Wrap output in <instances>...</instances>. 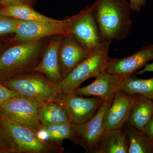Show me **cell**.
Instances as JSON below:
<instances>
[{
    "instance_id": "ba28073f",
    "label": "cell",
    "mask_w": 153,
    "mask_h": 153,
    "mask_svg": "<svg viewBox=\"0 0 153 153\" xmlns=\"http://www.w3.org/2000/svg\"><path fill=\"white\" fill-rule=\"evenodd\" d=\"M112 101H103L94 116L84 123H72V137L70 140L74 144L82 147L85 153H89L105 130L103 119L107 110L112 104Z\"/></svg>"
},
{
    "instance_id": "4316f807",
    "label": "cell",
    "mask_w": 153,
    "mask_h": 153,
    "mask_svg": "<svg viewBox=\"0 0 153 153\" xmlns=\"http://www.w3.org/2000/svg\"><path fill=\"white\" fill-rule=\"evenodd\" d=\"M1 5L3 7H9L19 4H27L30 1V0H0Z\"/></svg>"
},
{
    "instance_id": "f1b7e54d",
    "label": "cell",
    "mask_w": 153,
    "mask_h": 153,
    "mask_svg": "<svg viewBox=\"0 0 153 153\" xmlns=\"http://www.w3.org/2000/svg\"><path fill=\"white\" fill-rule=\"evenodd\" d=\"M153 72V62L151 63H147L145 65L144 67L142 70L138 71V74H142L145 72Z\"/></svg>"
},
{
    "instance_id": "4dcf8cb0",
    "label": "cell",
    "mask_w": 153,
    "mask_h": 153,
    "mask_svg": "<svg viewBox=\"0 0 153 153\" xmlns=\"http://www.w3.org/2000/svg\"><path fill=\"white\" fill-rule=\"evenodd\" d=\"M0 5H1V1H0Z\"/></svg>"
},
{
    "instance_id": "6da1fadb",
    "label": "cell",
    "mask_w": 153,
    "mask_h": 153,
    "mask_svg": "<svg viewBox=\"0 0 153 153\" xmlns=\"http://www.w3.org/2000/svg\"><path fill=\"white\" fill-rule=\"evenodd\" d=\"M46 38L19 41L0 52V82L33 72L40 63Z\"/></svg>"
},
{
    "instance_id": "7402d4cb",
    "label": "cell",
    "mask_w": 153,
    "mask_h": 153,
    "mask_svg": "<svg viewBox=\"0 0 153 153\" xmlns=\"http://www.w3.org/2000/svg\"><path fill=\"white\" fill-rule=\"evenodd\" d=\"M121 90L129 94H138L153 100V77L139 79L130 76L122 79Z\"/></svg>"
},
{
    "instance_id": "484cf974",
    "label": "cell",
    "mask_w": 153,
    "mask_h": 153,
    "mask_svg": "<svg viewBox=\"0 0 153 153\" xmlns=\"http://www.w3.org/2000/svg\"><path fill=\"white\" fill-rule=\"evenodd\" d=\"M132 10L140 12L143 6L146 5L147 0H129Z\"/></svg>"
},
{
    "instance_id": "e0dca14e",
    "label": "cell",
    "mask_w": 153,
    "mask_h": 153,
    "mask_svg": "<svg viewBox=\"0 0 153 153\" xmlns=\"http://www.w3.org/2000/svg\"><path fill=\"white\" fill-rule=\"evenodd\" d=\"M153 117V100L139 95L134 102L126 123L144 131Z\"/></svg>"
},
{
    "instance_id": "277c9868",
    "label": "cell",
    "mask_w": 153,
    "mask_h": 153,
    "mask_svg": "<svg viewBox=\"0 0 153 153\" xmlns=\"http://www.w3.org/2000/svg\"><path fill=\"white\" fill-rule=\"evenodd\" d=\"M2 83L21 96L43 104L57 101L61 93L58 83L52 82L44 74L35 71Z\"/></svg>"
},
{
    "instance_id": "603a6c76",
    "label": "cell",
    "mask_w": 153,
    "mask_h": 153,
    "mask_svg": "<svg viewBox=\"0 0 153 153\" xmlns=\"http://www.w3.org/2000/svg\"><path fill=\"white\" fill-rule=\"evenodd\" d=\"M18 21L0 13V36L15 33Z\"/></svg>"
},
{
    "instance_id": "44dd1931",
    "label": "cell",
    "mask_w": 153,
    "mask_h": 153,
    "mask_svg": "<svg viewBox=\"0 0 153 153\" xmlns=\"http://www.w3.org/2000/svg\"><path fill=\"white\" fill-rule=\"evenodd\" d=\"M122 129L127 137L128 153H153V142L144 132L125 123Z\"/></svg>"
},
{
    "instance_id": "52a82bcc",
    "label": "cell",
    "mask_w": 153,
    "mask_h": 153,
    "mask_svg": "<svg viewBox=\"0 0 153 153\" xmlns=\"http://www.w3.org/2000/svg\"><path fill=\"white\" fill-rule=\"evenodd\" d=\"M16 41H34L52 36L71 34V19L57 22H28L18 20L15 30Z\"/></svg>"
},
{
    "instance_id": "7c38bea8",
    "label": "cell",
    "mask_w": 153,
    "mask_h": 153,
    "mask_svg": "<svg viewBox=\"0 0 153 153\" xmlns=\"http://www.w3.org/2000/svg\"><path fill=\"white\" fill-rule=\"evenodd\" d=\"M92 51L82 46L72 34L63 36L58 53L59 71L62 79Z\"/></svg>"
},
{
    "instance_id": "5b68a950",
    "label": "cell",
    "mask_w": 153,
    "mask_h": 153,
    "mask_svg": "<svg viewBox=\"0 0 153 153\" xmlns=\"http://www.w3.org/2000/svg\"><path fill=\"white\" fill-rule=\"evenodd\" d=\"M110 44L103 42L58 83L61 93H73L86 79L105 71L110 57Z\"/></svg>"
},
{
    "instance_id": "8fae6325",
    "label": "cell",
    "mask_w": 153,
    "mask_h": 153,
    "mask_svg": "<svg viewBox=\"0 0 153 153\" xmlns=\"http://www.w3.org/2000/svg\"><path fill=\"white\" fill-rule=\"evenodd\" d=\"M153 60V44L144 46L134 54L123 58H111L108 61L105 71L126 78L144 67Z\"/></svg>"
},
{
    "instance_id": "7a4b0ae2",
    "label": "cell",
    "mask_w": 153,
    "mask_h": 153,
    "mask_svg": "<svg viewBox=\"0 0 153 153\" xmlns=\"http://www.w3.org/2000/svg\"><path fill=\"white\" fill-rule=\"evenodd\" d=\"M94 16L103 42L128 37L132 27L131 8L126 0H96Z\"/></svg>"
},
{
    "instance_id": "d4e9b609",
    "label": "cell",
    "mask_w": 153,
    "mask_h": 153,
    "mask_svg": "<svg viewBox=\"0 0 153 153\" xmlns=\"http://www.w3.org/2000/svg\"><path fill=\"white\" fill-rule=\"evenodd\" d=\"M19 96L20 95L18 94L9 89L0 82V105L13 97Z\"/></svg>"
},
{
    "instance_id": "ac0fdd59",
    "label": "cell",
    "mask_w": 153,
    "mask_h": 153,
    "mask_svg": "<svg viewBox=\"0 0 153 153\" xmlns=\"http://www.w3.org/2000/svg\"><path fill=\"white\" fill-rule=\"evenodd\" d=\"M72 133V123L68 121L57 124L41 125L36 134L41 140L61 146L64 140H71Z\"/></svg>"
},
{
    "instance_id": "3957f363",
    "label": "cell",
    "mask_w": 153,
    "mask_h": 153,
    "mask_svg": "<svg viewBox=\"0 0 153 153\" xmlns=\"http://www.w3.org/2000/svg\"><path fill=\"white\" fill-rule=\"evenodd\" d=\"M0 127L14 153H61V145L41 140L35 132L0 111Z\"/></svg>"
},
{
    "instance_id": "9a60e30c",
    "label": "cell",
    "mask_w": 153,
    "mask_h": 153,
    "mask_svg": "<svg viewBox=\"0 0 153 153\" xmlns=\"http://www.w3.org/2000/svg\"><path fill=\"white\" fill-rule=\"evenodd\" d=\"M64 36L54 37L47 42L44 47L40 63L34 71L44 74L47 78L55 83L62 80L58 64V49Z\"/></svg>"
},
{
    "instance_id": "2e32d148",
    "label": "cell",
    "mask_w": 153,
    "mask_h": 153,
    "mask_svg": "<svg viewBox=\"0 0 153 153\" xmlns=\"http://www.w3.org/2000/svg\"><path fill=\"white\" fill-rule=\"evenodd\" d=\"M127 137L122 129L105 130L88 153H128Z\"/></svg>"
},
{
    "instance_id": "9c48e42d",
    "label": "cell",
    "mask_w": 153,
    "mask_h": 153,
    "mask_svg": "<svg viewBox=\"0 0 153 153\" xmlns=\"http://www.w3.org/2000/svg\"><path fill=\"white\" fill-rule=\"evenodd\" d=\"M43 104L19 96L13 97L0 105V111L36 133L41 126L38 118V111Z\"/></svg>"
},
{
    "instance_id": "4fadbf2b",
    "label": "cell",
    "mask_w": 153,
    "mask_h": 153,
    "mask_svg": "<svg viewBox=\"0 0 153 153\" xmlns=\"http://www.w3.org/2000/svg\"><path fill=\"white\" fill-rule=\"evenodd\" d=\"M139 95L128 94L121 89L118 91L115 94L112 104L105 114L103 119L105 129H122Z\"/></svg>"
},
{
    "instance_id": "30bf717a",
    "label": "cell",
    "mask_w": 153,
    "mask_h": 153,
    "mask_svg": "<svg viewBox=\"0 0 153 153\" xmlns=\"http://www.w3.org/2000/svg\"><path fill=\"white\" fill-rule=\"evenodd\" d=\"M57 101L66 108L71 123L80 124L94 116L104 100L98 97H84L73 93H61Z\"/></svg>"
},
{
    "instance_id": "8992f818",
    "label": "cell",
    "mask_w": 153,
    "mask_h": 153,
    "mask_svg": "<svg viewBox=\"0 0 153 153\" xmlns=\"http://www.w3.org/2000/svg\"><path fill=\"white\" fill-rule=\"evenodd\" d=\"M71 34L86 49L93 51L103 42L94 16V3L70 17Z\"/></svg>"
},
{
    "instance_id": "d6986e66",
    "label": "cell",
    "mask_w": 153,
    "mask_h": 153,
    "mask_svg": "<svg viewBox=\"0 0 153 153\" xmlns=\"http://www.w3.org/2000/svg\"><path fill=\"white\" fill-rule=\"evenodd\" d=\"M0 13L6 16L28 22H57L60 21L39 13L27 4L3 7L0 9Z\"/></svg>"
},
{
    "instance_id": "5bb4252c",
    "label": "cell",
    "mask_w": 153,
    "mask_h": 153,
    "mask_svg": "<svg viewBox=\"0 0 153 153\" xmlns=\"http://www.w3.org/2000/svg\"><path fill=\"white\" fill-rule=\"evenodd\" d=\"M122 79L120 76L104 71L96 76L92 83L78 88L73 93L81 96L100 97L104 101H112L115 94L121 89Z\"/></svg>"
},
{
    "instance_id": "cb8c5ba5",
    "label": "cell",
    "mask_w": 153,
    "mask_h": 153,
    "mask_svg": "<svg viewBox=\"0 0 153 153\" xmlns=\"http://www.w3.org/2000/svg\"><path fill=\"white\" fill-rule=\"evenodd\" d=\"M0 153H14L13 149L0 127Z\"/></svg>"
},
{
    "instance_id": "f546056e",
    "label": "cell",
    "mask_w": 153,
    "mask_h": 153,
    "mask_svg": "<svg viewBox=\"0 0 153 153\" xmlns=\"http://www.w3.org/2000/svg\"><path fill=\"white\" fill-rule=\"evenodd\" d=\"M4 44H3V43H0V52L2 50V49L4 48Z\"/></svg>"
},
{
    "instance_id": "83f0119b",
    "label": "cell",
    "mask_w": 153,
    "mask_h": 153,
    "mask_svg": "<svg viewBox=\"0 0 153 153\" xmlns=\"http://www.w3.org/2000/svg\"><path fill=\"white\" fill-rule=\"evenodd\" d=\"M143 131L149 139L153 142V117Z\"/></svg>"
},
{
    "instance_id": "ffe728a7",
    "label": "cell",
    "mask_w": 153,
    "mask_h": 153,
    "mask_svg": "<svg viewBox=\"0 0 153 153\" xmlns=\"http://www.w3.org/2000/svg\"><path fill=\"white\" fill-rule=\"evenodd\" d=\"M38 118L43 125L57 124L70 121L66 108L59 102L54 101L43 104L38 111Z\"/></svg>"
}]
</instances>
